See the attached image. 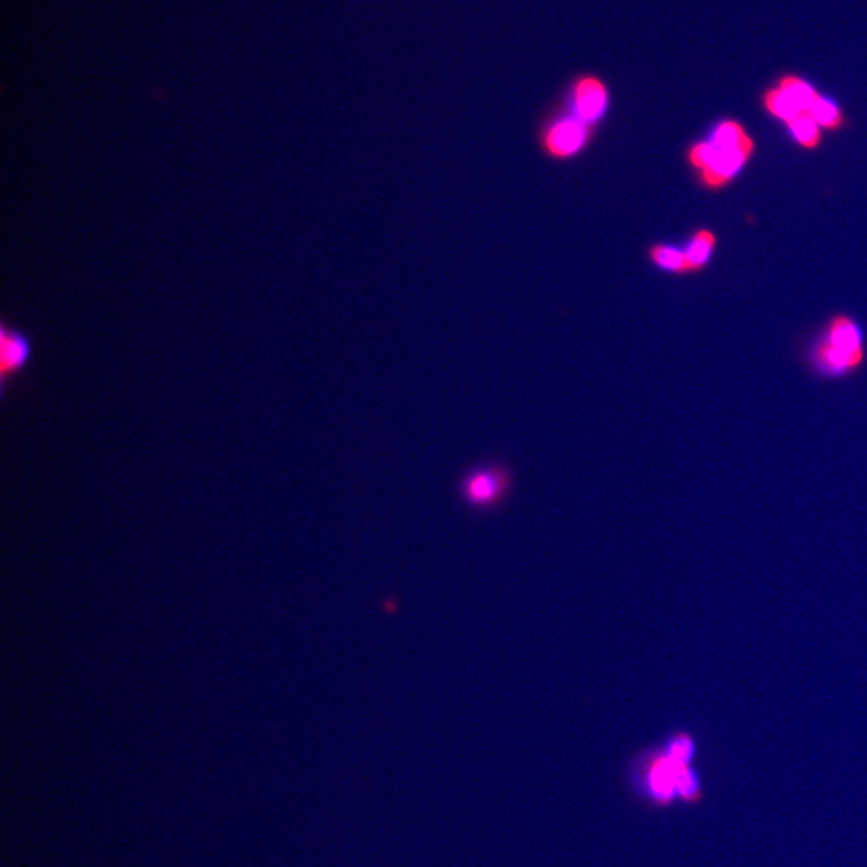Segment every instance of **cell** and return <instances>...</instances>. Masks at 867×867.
<instances>
[{
  "label": "cell",
  "mask_w": 867,
  "mask_h": 867,
  "mask_svg": "<svg viewBox=\"0 0 867 867\" xmlns=\"http://www.w3.org/2000/svg\"><path fill=\"white\" fill-rule=\"evenodd\" d=\"M598 129L588 126L561 105L543 114L537 127V147L553 163H572L595 143Z\"/></svg>",
  "instance_id": "6da1fadb"
},
{
  "label": "cell",
  "mask_w": 867,
  "mask_h": 867,
  "mask_svg": "<svg viewBox=\"0 0 867 867\" xmlns=\"http://www.w3.org/2000/svg\"><path fill=\"white\" fill-rule=\"evenodd\" d=\"M559 103L575 118L599 131L611 114V86L601 74L580 71L567 82Z\"/></svg>",
  "instance_id": "7a4b0ae2"
},
{
  "label": "cell",
  "mask_w": 867,
  "mask_h": 867,
  "mask_svg": "<svg viewBox=\"0 0 867 867\" xmlns=\"http://www.w3.org/2000/svg\"><path fill=\"white\" fill-rule=\"evenodd\" d=\"M686 766L673 760L664 747L646 750L636 763V787L654 805H673L680 800L678 786Z\"/></svg>",
  "instance_id": "3957f363"
},
{
  "label": "cell",
  "mask_w": 867,
  "mask_h": 867,
  "mask_svg": "<svg viewBox=\"0 0 867 867\" xmlns=\"http://www.w3.org/2000/svg\"><path fill=\"white\" fill-rule=\"evenodd\" d=\"M513 477L505 466H477L463 476L460 482L461 500L474 509H493L508 497Z\"/></svg>",
  "instance_id": "277c9868"
},
{
  "label": "cell",
  "mask_w": 867,
  "mask_h": 867,
  "mask_svg": "<svg viewBox=\"0 0 867 867\" xmlns=\"http://www.w3.org/2000/svg\"><path fill=\"white\" fill-rule=\"evenodd\" d=\"M710 145L713 148V158L709 166L699 172V180L705 188L718 190L731 184V180L742 171V167L749 163V159L754 155L755 142L750 137L734 147H717L712 142Z\"/></svg>",
  "instance_id": "5b68a950"
},
{
  "label": "cell",
  "mask_w": 867,
  "mask_h": 867,
  "mask_svg": "<svg viewBox=\"0 0 867 867\" xmlns=\"http://www.w3.org/2000/svg\"><path fill=\"white\" fill-rule=\"evenodd\" d=\"M33 352V342L25 331L5 322L0 325V375L4 389L10 379L28 367Z\"/></svg>",
  "instance_id": "8992f818"
},
{
  "label": "cell",
  "mask_w": 867,
  "mask_h": 867,
  "mask_svg": "<svg viewBox=\"0 0 867 867\" xmlns=\"http://www.w3.org/2000/svg\"><path fill=\"white\" fill-rule=\"evenodd\" d=\"M826 341L843 354L850 355L853 359L863 363L864 349L861 341V331L856 323L845 315H837L832 318L827 326Z\"/></svg>",
  "instance_id": "52a82bcc"
},
{
  "label": "cell",
  "mask_w": 867,
  "mask_h": 867,
  "mask_svg": "<svg viewBox=\"0 0 867 867\" xmlns=\"http://www.w3.org/2000/svg\"><path fill=\"white\" fill-rule=\"evenodd\" d=\"M813 362L816 367L824 375H845L850 371L856 370L861 365L858 360L853 359L850 355L843 354L839 349H835L832 344L823 339L819 342L813 355Z\"/></svg>",
  "instance_id": "ba28073f"
},
{
  "label": "cell",
  "mask_w": 867,
  "mask_h": 867,
  "mask_svg": "<svg viewBox=\"0 0 867 867\" xmlns=\"http://www.w3.org/2000/svg\"><path fill=\"white\" fill-rule=\"evenodd\" d=\"M648 259L656 269L672 275H688V262L684 249L668 245V243H654L648 248Z\"/></svg>",
  "instance_id": "9c48e42d"
},
{
  "label": "cell",
  "mask_w": 867,
  "mask_h": 867,
  "mask_svg": "<svg viewBox=\"0 0 867 867\" xmlns=\"http://www.w3.org/2000/svg\"><path fill=\"white\" fill-rule=\"evenodd\" d=\"M715 246H717L715 233L710 232L709 228H699L692 235L688 246L684 248L686 262H688V273H696L704 269L707 262H709L710 256H712Z\"/></svg>",
  "instance_id": "30bf717a"
},
{
  "label": "cell",
  "mask_w": 867,
  "mask_h": 867,
  "mask_svg": "<svg viewBox=\"0 0 867 867\" xmlns=\"http://www.w3.org/2000/svg\"><path fill=\"white\" fill-rule=\"evenodd\" d=\"M763 106L771 116L786 124L803 114L802 110L795 105L794 100L779 87L766 90L765 95H763Z\"/></svg>",
  "instance_id": "8fae6325"
},
{
  "label": "cell",
  "mask_w": 867,
  "mask_h": 867,
  "mask_svg": "<svg viewBox=\"0 0 867 867\" xmlns=\"http://www.w3.org/2000/svg\"><path fill=\"white\" fill-rule=\"evenodd\" d=\"M673 760L683 765H696L697 741L688 731H676L662 745Z\"/></svg>",
  "instance_id": "7c38bea8"
},
{
  "label": "cell",
  "mask_w": 867,
  "mask_h": 867,
  "mask_svg": "<svg viewBox=\"0 0 867 867\" xmlns=\"http://www.w3.org/2000/svg\"><path fill=\"white\" fill-rule=\"evenodd\" d=\"M786 126L789 129L790 135L794 137L795 142L800 147L805 148V150H815L823 142L821 127L808 114L798 116L797 119L790 121Z\"/></svg>",
  "instance_id": "4fadbf2b"
},
{
  "label": "cell",
  "mask_w": 867,
  "mask_h": 867,
  "mask_svg": "<svg viewBox=\"0 0 867 867\" xmlns=\"http://www.w3.org/2000/svg\"><path fill=\"white\" fill-rule=\"evenodd\" d=\"M808 116L824 131H839L840 127L845 124V114L842 113L839 106L824 97H819L813 103L810 111H808Z\"/></svg>",
  "instance_id": "5bb4252c"
},
{
  "label": "cell",
  "mask_w": 867,
  "mask_h": 867,
  "mask_svg": "<svg viewBox=\"0 0 867 867\" xmlns=\"http://www.w3.org/2000/svg\"><path fill=\"white\" fill-rule=\"evenodd\" d=\"M778 87L794 100L795 105L802 110L803 114H808L813 103L821 97L808 82L797 78V76H790V74L781 78Z\"/></svg>",
  "instance_id": "9a60e30c"
}]
</instances>
